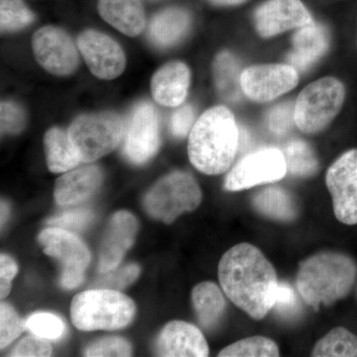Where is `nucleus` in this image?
Segmentation results:
<instances>
[{
  "mask_svg": "<svg viewBox=\"0 0 357 357\" xmlns=\"http://www.w3.org/2000/svg\"><path fill=\"white\" fill-rule=\"evenodd\" d=\"M218 279L227 298L251 318L259 321L273 307L279 285L276 270L252 244H237L223 255Z\"/></svg>",
  "mask_w": 357,
  "mask_h": 357,
  "instance_id": "nucleus-1",
  "label": "nucleus"
},
{
  "mask_svg": "<svg viewBox=\"0 0 357 357\" xmlns=\"http://www.w3.org/2000/svg\"><path fill=\"white\" fill-rule=\"evenodd\" d=\"M239 130L236 119L225 107L206 110L190 132V161L206 175H220L229 170L236 158Z\"/></svg>",
  "mask_w": 357,
  "mask_h": 357,
  "instance_id": "nucleus-2",
  "label": "nucleus"
},
{
  "mask_svg": "<svg viewBox=\"0 0 357 357\" xmlns=\"http://www.w3.org/2000/svg\"><path fill=\"white\" fill-rule=\"evenodd\" d=\"M356 275V263L349 256L321 252L301 263L296 284L301 298L318 311L349 295Z\"/></svg>",
  "mask_w": 357,
  "mask_h": 357,
  "instance_id": "nucleus-3",
  "label": "nucleus"
},
{
  "mask_svg": "<svg viewBox=\"0 0 357 357\" xmlns=\"http://www.w3.org/2000/svg\"><path fill=\"white\" fill-rule=\"evenodd\" d=\"M132 300L110 289L77 294L70 304V317L81 331H114L126 328L135 316Z\"/></svg>",
  "mask_w": 357,
  "mask_h": 357,
  "instance_id": "nucleus-4",
  "label": "nucleus"
},
{
  "mask_svg": "<svg viewBox=\"0 0 357 357\" xmlns=\"http://www.w3.org/2000/svg\"><path fill=\"white\" fill-rule=\"evenodd\" d=\"M345 100V88L340 79L326 77L301 91L295 105L296 126L305 133L325 129L340 114Z\"/></svg>",
  "mask_w": 357,
  "mask_h": 357,
  "instance_id": "nucleus-5",
  "label": "nucleus"
},
{
  "mask_svg": "<svg viewBox=\"0 0 357 357\" xmlns=\"http://www.w3.org/2000/svg\"><path fill=\"white\" fill-rule=\"evenodd\" d=\"M126 124L114 112L84 114L70 124L68 133L83 163H91L119 147Z\"/></svg>",
  "mask_w": 357,
  "mask_h": 357,
  "instance_id": "nucleus-6",
  "label": "nucleus"
},
{
  "mask_svg": "<svg viewBox=\"0 0 357 357\" xmlns=\"http://www.w3.org/2000/svg\"><path fill=\"white\" fill-rule=\"evenodd\" d=\"M202 202V192L192 175L176 171L152 187L144 199L150 217L170 225L185 213L196 210Z\"/></svg>",
  "mask_w": 357,
  "mask_h": 357,
  "instance_id": "nucleus-7",
  "label": "nucleus"
},
{
  "mask_svg": "<svg viewBox=\"0 0 357 357\" xmlns=\"http://www.w3.org/2000/svg\"><path fill=\"white\" fill-rule=\"evenodd\" d=\"M38 241L44 248L45 255L61 263V286L65 289L79 287L91 261V253L84 241L74 232L56 227L44 229L39 234Z\"/></svg>",
  "mask_w": 357,
  "mask_h": 357,
  "instance_id": "nucleus-8",
  "label": "nucleus"
},
{
  "mask_svg": "<svg viewBox=\"0 0 357 357\" xmlns=\"http://www.w3.org/2000/svg\"><path fill=\"white\" fill-rule=\"evenodd\" d=\"M286 174L287 165L283 152L276 148H265L241 159L227 174L225 188L229 192L243 191L277 182Z\"/></svg>",
  "mask_w": 357,
  "mask_h": 357,
  "instance_id": "nucleus-9",
  "label": "nucleus"
},
{
  "mask_svg": "<svg viewBox=\"0 0 357 357\" xmlns=\"http://www.w3.org/2000/svg\"><path fill=\"white\" fill-rule=\"evenodd\" d=\"M326 187L340 222L357 225V149L345 152L326 173Z\"/></svg>",
  "mask_w": 357,
  "mask_h": 357,
  "instance_id": "nucleus-10",
  "label": "nucleus"
},
{
  "mask_svg": "<svg viewBox=\"0 0 357 357\" xmlns=\"http://www.w3.org/2000/svg\"><path fill=\"white\" fill-rule=\"evenodd\" d=\"M32 47L37 62L52 75L70 76L79 67L76 45L61 28H41L33 36Z\"/></svg>",
  "mask_w": 357,
  "mask_h": 357,
  "instance_id": "nucleus-11",
  "label": "nucleus"
},
{
  "mask_svg": "<svg viewBox=\"0 0 357 357\" xmlns=\"http://www.w3.org/2000/svg\"><path fill=\"white\" fill-rule=\"evenodd\" d=\"M123 153L136 165L146 163L160 146L159 119L150 102L138 103L132 110L124 134Z\"/></svg>",
  "mask_w": 357,
  "mask_h": 357,
  "instance_id": "nucleus-12",
  "label": "nucleus"
},
{
  "mask_svg": "<svg viewBox=\"0 0 357 357\" xmlns=\"http://www.w3.org/2000/svg\"><path fill=\"white\" fill-rule=\"evenodd\" d=\"M299 82V72L290 64L251 66L241 75L244 95L257 102H268L292 91Z\"/></svg>",
  "mask_w": 357,
  "mask_h": 357,
  "instance_id": "nucleus-13",
  "label": "nucleus"
},
{
  "mask_svg": "<svg viewBox=\"0 0 357 357\" xmlns=\"http://www.w3.org/2000/svg\"><path fill=\"white\" fill-rule=\"evenodd\" d=\"M77 44L91 74L98 79H116L126 69V54L109 35L86 30L79 35Z\"/></svg>",
  "mask_w": 357,
  "mask_h": 357,
  "instance_id": "nucleus-14",
  "label": "nucleus"
},
{
  "mask_svg": "<svg viewBox=\"0 0 357 357\" xmlns=\"http://www.w3.org/2000/svg\"><path fill=\"white\" fill-rule=\"evenodd\" d=\"M312 21L311 13L301 0H267L255 13L256 30L264 38L299 29Z\"/></svg>",
  "mask_w": 357,
  "mask_h": 357,
  "instance_id": "nucleus-15",
  "label": "nucleus"
},
{
  "mask_svg": "<svg viewBox=\"0 0 357 357\" xmlns=\"http://www.w3.org/2000/svg\"><path fill=\"white\" fill-rule=\"evenodd\" d=\"M137 231V220L128 211H119L112 215L100 248L98 269L102 273L116 269L133 245Z\"/></svg>",
  "mask_w": 357,
  "mask_h": 357,
  "instance_id": "nucleus-16",
  "label": "nucleus"
},
{
  "mask_svg": "<svg viewBox=\"0 0 357 357\" xmlns=\"http://www.w3.org/2000/svg\"><path fill=\"white\" fill-rule=\"evenodd\" d=\"M157 356L206 357L210 349L203 333L192 324L173 321L167 324L156 342Z\"/></svg>",
  "mask_w": 357,
  "mask_h": 357,
  "instance_id": "nucleus-17",
  "label": "nucleus"
},
{
  "mask_svg": "<svg viewBox=\"0 0 357 357\" xmlns=\"http://www.w3.org/2000/svg\"><path fill=\"white\" fill-rule=\"evenodd\" d=\"M190 83L191 73L187 65L178 61L168 63L152 77V96L164 107H178L187 98Z\"/></svg>",
  "mask_w": 357,
  "mask_h": 357,
  "instance_id": "nucleus-18",
  "label": "nucleus"
},
{
  "mask_svg": "<svg viewBox=\"0 0 357 357\" xmlns=\"http://www.w3.org/2000/svg\"><path fill=\"white\" fill-rule=\"evenodd\" d=\"M330 46V35L325 26L312 20L301 27L293 36V49L288 56L289 64L298 72L309 70Z\"/></svg>",
  "mask_w": 357,
  "mask_h": 357,
  "instance_id": "nucleus-19",
  "label": "nucleus"
},
{
  "mask_svg": "<svg viewBox=\"0 0 357 357\" xmlns=\"http://www.w3.org/2000/svg\"><path fill=\"white\" fill-rule=\"evenodd\" d=\"M102 182L100 167L89 165L74 169L58 178L54 198L60 206H72L91 198Z\"/></svg>",
  "mask_w": 357,
  "mask_h": 357,
  "instance_id": "nucleus-20",
  "label": "nucleus"
},
{
  "mask_svg": "<svg viewBox=\"0 0 357 357\" xmlns=\"http://www.w3.org/2000/svg\"><path fill=\"white\" fill-rule=\"evenodd\" d=\"M103 20L126 36L135 37L144 30V8L140 0H98Z\"/></svg>",
  "mask_w": 357,
  "mask_h": 357,
  "instance_id": "nucleus-21",
  "label": "nucleus"
},
{
  "mask_svg": "<svg viewBox=\"0 0 357 357\" xmlns=\"http://www.w3.org/2000/svg\"><path fill=\"white\" fill-rule=\"evenodd\" d=\"M44 148L47 165L51 172H68L83 163L69 133L64 129H49L45 134Z\"/></svg>",
  "mask_w": 357,
  "mask_h": 357,
  "instance_id": "nucleus-22",
  "label": "nucleus"
},
{
  "mask_svg": "<svg viewBox=\"0 0 357 357\" xmlns=\"http://www.w3.org/2000/svg\"><path fill=\"white\" fill-rule=\"evenodd\" d=\"M192 306L201 326L213 330L218 325L227 309L222 291L213 282H203L192 293Z\"/></svg>",
  "mask_w": 357,
  "mask_h": 357,
  "instance_id": "nucleus-23",
  "label": "nucleus"
},
{
  "mask_svg": "<svg viewBox=\"0 0 357 357\" xmlns=\"http://www.w3.org/2000/svg\"><path fill=\"white\" fill-rule=\"evenodd\" d=\"M190 27V16L181 8H167L157 13L150 23L149 36L159 47H170L185 36Z\"/></svg>",
  "mask_w": 357,
  "mask_h": 357,
  "instance_id": "nucleus-24",
  "label": "nucleus"
},
{
  "mask_svg": "<svg viewBox=\"0 0 357 357\" xmlns=\"http://www.w3.org/2000/svg\"><path fill=\"white\" fill-rule=\"evenodd\" d=\"M252 206L258 213L280 222H291L298 215V206L292 195L278 185L265 188L252 199Z\"/></svg>",
  "mask_w": 357,
  "mask_h": 357,
  "instance_id": "nucleus-25",
  "label": "nucleus"
},
{
  "mask_svg": "<svg viewBox=\"0 0 357 357\" xmlns=\"http://www.w3.org/2000/svg\"><path fill=\"white\" fill-rule=\"evenodd\" d=\"M241 64L230 52L218 54L213 62V76L218 93L229 102H237L243 93Z\"/></svg>",
  "mask_w": 357,
  "mask_h": 357,
  "instance_id": "nucleus-26",
  "label": "nucleus"
},
{
  "mask_svg": "<svg viewBox=\"0 0 357 357\" xmlns=\"http://www.w3.org/2000/svg\"><path fill=\"white\" fill-rule=\"evenodd\" d=\"M314 357H357V335L344 328H335L314 345Z\"/></svg>",
  "mask_w": 357,
  "mask_h": 357,
  "instance_id": "nucleus-27",
  "label": "nucleus"
},
{
  "mask_svg": "<svg viewBox=\"0 0 357 357\" xmlns=\"http://www.w3.org/2000/svg\"><path fill=\"white\" fill-rule=\"evenodd\" d=\"M287 172L296 177H311L319 170V161L314 150L305 141H290L283 150Z\"/></svg>",
  "mask_w": 357,
  "mask_h": 357,
  "instance_id": "nucleus-28",
  "label": "nucleus"
},
{
  "mask_svg": "<svg viewBox=\"0 0 357 357\" xmlns=\"http://www.w3.org/2000/svg\"><path fill=\"white\" fill-rule=\"evenodd\" d=\"M280 356L278 345L265 337H251L238 340L223 349L220 357H275Z\"/></svg>",
  "mask_w": 357,
  "mask_h": 357,
  "instance_id": "nucleus-29",
  "label": "nucleus"
},
{
  "mask_svg": "<svg viewBox=\"0 0 357 357\" xmlns=\"http://www.w3.org/2000/svg\"><path fill=\"white\" fill-rule=\"evenodd\" d=\"M34 14L22 0H1L0 26L2 32L18 31L31 24Z\"/></svg>",
  "mask_w": 357,
  "mask_h": 357,
  "instance_id": "nucleus-30",
  "label": "nucleus"
},
{
  "mask_svg": "<svg viewBox=\"0 0 357 357\" xmlns=\"http://www.w3.org/2000/svg\"><path fill=\"white\" fill-rule=\"evenodd\" d=\"M26 330L47 340H57L66 331L64 321L51 312H35L25 321Z\"/></svg>",
  "mask_w": 357,
  "mask_h": 357,
  "instance_id": "nucleus-31",
  "label": "nucleus"
},
{
  "mask_svg": "<svg viewBox=\"0 0 357 357\" xmlns=\"http://www.w3.org/2000/svg\"><path fill=\"white\" fill-rule=\"evenodd\" d=\"M26 330L25 321L18 316L10 305H0V347L3 349Z\"/></svg>",
  "mask_w": 357,
  "mask_h": 357,
  "instance_id": "nucleus-32",
  "label": "nucleus"
},
{
  "mask_svg": "<svg viewBox=\"0 0 357 357\" xmlns=\"http://www.w3.org/2000/svg\"><path fill=\"white\" fill-rule=\"evenodd\" d=\"M131 354V347L128 340L116 337L98 340L84 351V356L91 357L130 356Z\"/></svg>",
  "mask_w": 357,
  "mask_h": 357,
  "instance_id": "nucleus-33",
  "label": "nucleus"
},
{
  "mask_svg": "<svg viewBox=\"0 0 357 357\" xmlns=\"http://www.w3.org/2000/svg\"><path fill=\"white\" fill-rule=\"evenodd\" d=\"M300 301L297 293L292 286L288 283L279 282L276 296H275L274 306L272 309L276 311L279 316L284 319H293L298 316L300 312Z\"/></svg>",
  "mask_w": 357,
  "mask_h": 357,
  "instance_id": "nucleus-34",
  "label": "nucleus"
},
{
  "mask_svg": "<svg viewBox=\"0 0 357 357\" xmlns=\"http://www.w3.org/2000/svg\"><path fill=\"white\" fill-rule=\"evenodd\" d=\"M0 110L2 134H17L25 128L27 115L24 109L18 103L2 102Z\"/></svg>",
  "mask_w": 357,
  "mask_h": 357,
  "instance_id": "nucleus-35",
  "label": "nucleus"
},
{
  "mask_svg": "<svg viewBox=\"0 0 357 357\" xmlns=\"http://www.w3.org/2000/svg\"><path fill=\"white\" fill-rule=\"evenodd\" d=\"M93 218V215L91 210L77 208V210L65 211L62 215L50 218L47 222V225L50 227H61L72 232L79 231L88 227Z\"/></svg>",
  "mask_w": 357,
  "mask_h": 357,
  "instance_id": "nucleus-36",
  "label": "nucleus"
},
{
  "mask_svg": "<svg viewBox=\"0 0 357 357\" xmlns=\"http://www.w3.org/2000/svg\"><path fill=\"white\" fill-rule=\"evenodd\" d=\"M294 122V107L290 103H281L268 112V128L276 135L281 136L289 132Z\"/></svg>",
  "mask_w": 357,
  "mask_h": 357,
  "instance_id": "nucleus-37",
  "label": "nucleus"
},
{
  "mask_svg": "<svg viewBox=\"0 0 357 357\" xmlns=\"http://www.w3.org/2000/svg\"><path fill=\"white\" fill-rule=\"evenodd\" d=\"M52 356V347L48 340L32 335L21 340L9 356L46 357Z\"/></svg>",
  "mask_w": 357,
  "mask_h": 357,
  "instance_id": "nucleus-38",
  "label": "nucleus"
},
{
  "mask_svg": "<svg viewBox=\"0 0 357 357\" xmlns=\"http://www.w3.org/2000/svg\"><path fill=\"white\" fill-rule=\"evenodd\" d=\"M195 121V112L192 105H185L174 112L170 121V130L175 137L184 138L191 132Z\"/></svg>",
  "mask_w": 357,
  "mask_h": 357,
  "instance_id": "nucleus-39",
  "label": "nucleus"
},
{
  "mask_svg": "<svg viewBox=\"0 0 357 357\" xmlns=\"http://www.w3.org/2000/svg\"><path fill=\"white\" fill-rule=\"evenodd\" d=\"M18 272V266L8 255L0 256V298L4 299L11 290V282Z\"/></svg>",
  "mask_w": 357,
  "mask_h": 357,
  "instance_id": "nucleus-40",
  "label": "nucleus"
},
{
  "mask_svg": "<svg viewBox=\"0 0 357 357\" xmlns=\"http://www.w3.org/2000/svg\"><path fill=\"white\" fill-rule=\"evenodd\" d=\"M139 273L140 268L138 265H128L122 269L112 272L107 278L103 279V281H105L103 284H107L110 287L115 289L124 288L135 281L137 277L139 276Z\"/></svg>",
  "mask_w": 357,
  "mask_h": 357,
  "instance_id": "nucleus-41",
  "label": "nucleus"
},
{
  "mask_svg": "<svg viewBox=\"0 0 357 357\" xmlns=\"http://www.w3.org/2000/svg\"><path fill=\"white\" fill-rule=\"evenodd\" d=\"M208 1L218 6H241L248 0H208Z\"/></svg>",
  "mask_w": 357,
  "mask_h": 357,
  "instance_id": "nucleus-42",
  "label": "nucleus"
},
{
  "mask_svg": "<svg viewBox=\"0 0 357 357\" xmlns=\"http://www.w3.org/2000/svg\"><path fill=\"white\" fill-rule=\"evenodd\" d=\"M9 213V208L7 206L6 203L2 202L1 203V225H3V223L6 222L7 218V213Z\"/></svg>",
  "mask_w": 357,
  "mask_h": 357,
  "instance_id": "nucleus-43",
  "label": "nucleus"
}]
</instances>
